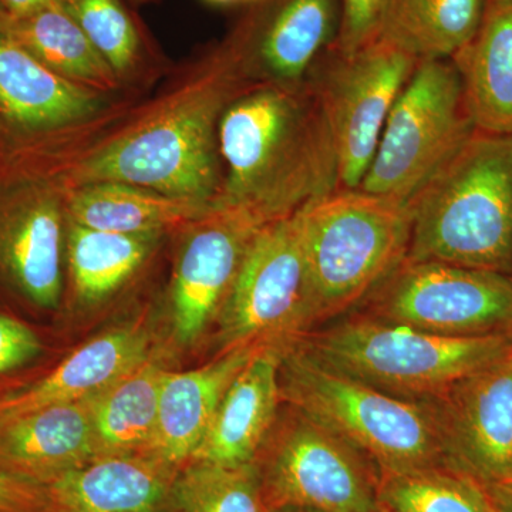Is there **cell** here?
<instances>
[{
  "label": "cell",
  "mask_w": 512,
  "mask_h": 512,
  "mask_svg": "<svg viewBox=\"0 0 512 512\" xmlns=\"http://www.w3.org/2000/svg\"><path fill=\"white\" fill-rule=\"evenodd\" d=\"M261 348L265 346H244L218 353L194 369L168 370L161 387L154 456L175 467L194 457L229 384Z\"/></svg>",
  "instance_id": "cell-21"
},
{
  "label": "cell",
  "mask_w": 512,
  "mask_h": 512,
  "mask_svg": "<svg viewBox=\"0 0 512 512\" xmlns=\"http://www.w3.org/2000/svg\"><path fill=\"white\" fill-rule=\"evenodd\" d=\"M298 212L266 222L249 241L212 332L218 353L244 346L284 348L309 332L308 275Z\"/></svg>",
  "instance_id": "cell-10"
},
{
  "label": "cell",
  "mask_w": 512,
  "mask_h": 512,
  "mask_svg": "<svg viewBox=\"0 0 512 512\" xmlns=\"http://www.w3.org/2000/svg\"><path fill=\"white\" fill-rule=\"evenodd\" d=\"M390 0H340L338 36L330 49L348 55L380 39Z\"/></svg>",
  "instance_id": "cell-32"
},
{
  "label": "cell",
  "mask_w": 512,
  "mask_h": 512,
  "mask_svg": "<svg viewBox=\"0 0 512 512\" xmlns=\"http://www.w3.org/2000/svg\"><path fill=\"white\" fill-rule=\"evenodd\" d=\"M67 188L29 165H0V303L43 322L62 312Z\"/></svg>",
  "instance_id": "cell-9"
},
{
  "label": "cell",
  "mask_w": 512,
  "mask_h": 512,
  "mask_svg": "<svg viewBox=\"0 0 512 512\" xmlns=\"http://www.w3.org/2000/svg\"><path fill=\"white\" fill-rule=\"evenodd\" d=\"M52 343L39 322L0 303V397L35 382L49 369Z\"/></svg>",
  "instance_id": "cell-31"
},
{
  "label": "cell",
  "mask_w": 512,
  "mask_h": 512,
  "mask_svg": "<svg viewBox=\"0 0 512 512\" xmlns=\"http://www.w3.org/2000/svg\"><path fill=\"white\" fill-rule=\"evenodd\" d=\"M178 468L154 454L99 457L45 484L46 512H173Z\"/></svg>",
  "instance_id": "cell-18"
},
{
  "label": "cell",
  "mask_w": 512,
  "mask_h": 512,
  "mask_svg": "<svg viewBox=\"0 0 512 512\" xmlns=\"http://www.w3.org/2000/svg\"><path fill=\"white\" fill-rule=\"evenodd\" d=\"M427 403L447 466L484 485L512 481V349Z\"/></svg>",
  "instance_id": "cell-16"
},
{
  "label": "cell",
  "mask_w": 512,
  "mask_h": 512,
  "mask_svg": "<svg viewBox=\"0 0 512 512\" xmlns=\"http://www.w3.org/2000/svg\"><path fill=\"white\" fill-rule=\"evenodd\" d=\"M379 503L382 512H495L485 485L447 464L380 477Z\"/></svg>",
  "instance_id": "cell-28"
},
{
  "label": "cell",
  "mask_w": 512,
  "mask_h": 512,
  "mask_svg": "<svg viewBox=\"0 0 512 512\" xmlns=\"http://www.w3.org/2000/svg\"><path fill=\"white\" fill-rule=\"evenodd\" d=\"M451 60L476 131L512 134V0H488L476 35Z\"/></svg>",
  "instance_id": "cell-23"
},
{
  "label": "cell",
  "mask_w": 512,
  "mask_h": 512,
  "mask_svg": "<svg viewBox=\"0 0 512 512\" xmlns=\"http://www.w3.org/2000/svg\"><path fill=\"white\" fill-rule=\"evenodd\" d=\"M407 207V259L512 275V134L474 131Z\"/></svg>",
  "instance_id": "cell-3"
},
{
  "label": "cell",
  "mask_w": 512,
  "mask_h": 512,
  "mask_svg": "<svg viewBox=\"0 0 512 512\" xmlns=\"http://www.w3.org/2000/svg\"><path fill=\"white\" fill-rule=\"evenodd\" d=\"M117 94L69 82L30 55L0 8V123L5 160H29L101 119L121 103Z\"/></svg>",
  "instance_id": "cell-14"
},
{
  "label": "cell",
  "mask_w": 512,
  "mask_h": 512,
  "mask_svg": "<svg viewBox=\"0 0 512 512\" xmlns=\"http://www.w3.org/2000/svg\"><path fill=\"white\" fill-rule=\"evenodd\" d=\"M168 234H116L67 221L62 311L93 309L146 271Z\"/></svg>",
  "instance_id": "cell-22"
},
{
  "label": "cell",
  "mask_w": 512,
  "mask_h": 512,
  "mask_svg": "<svg viewBox=\"0 0 512 512\" xmlns=\"http://www.w3.org/2000/svg\"><path fill=\"white\" fill-rule=\"evenodd\" d=\"M215 208L120 183L67 190V221L116 234L175 235Z\"/></svg>",
  "instance_id": "cell-25"
},
{
  "label": "cell",
  "mask_w": 512,
  "mask_h": 512,
  "mask_svg": "<svg viewBox=\"0 0 512 512\" xmlns=\"http://www.w3.org/2000/svg\"><path fill=\"white\" fill-rule=\"evenodd\" d=\"M419 60L377 39L343 53L329 49L309 74L328 117L336 157L338 191L359 190L375 158L383 128Z\"/></svg>",
  "instance_id": "cell-12"
},
{
  "label": "cell",
  "mask_w": 512,
  "mask_h": 512,
  "mask_svg": "<svg viewBox=\"0 0 512 512\" xmlns=\"http://www.w3.org/2000/svg\"><path fill=\"white\" fill-rule=\"evenodd\" d=\"M56 0H0V8L10 16H23L52 5Z\"/></svg>",
  "instance_id": "cell-35"
},
{
  "label": "cell",
  "mask_w": 512,
  "mask_h": 512,
  "mask_svg": "<svg viewBox=\"0 0 512 512\" xmlns=\"http://www.w3.org/2000/svg\"><path fill=\"white\" fill-rule=\"evenodd\" d=\"M254 463L271 511L382 512L375 463L291 404L279 407Z\"/></svg>",
  "instance_id": "cell-7"
},
{
  "label": "cell",
  "mask_w": 512,
  "mask_h": 512,
  "mask_svg": "<svg viewBox=\"0 0 512 512\" xmlns=\"http://www.w3.org/2000/svg\"><path fill=\"white\" fill-rule=\"evenodd\" d=\"M278 380L282 403L349 441L380 477L446 464L429 403L390 396L328 369L292 342L281 349Z\"/></svg>",
  "instance_id": "cell-6"
},
{
  "label": "cell",
  "mask_w": 512,
  "mask_h": 512,
  "mask_svg": "<svg viewBox=\"0 0 512 512\" xmlns=\"http://www.w3.org/2000/svg\"><path fill=\"white\" fill-rule=\"evenodd\" d=\"M163 348L136 369L90 397L94 440L99 457L153 454L161 387L171 366Z\"/></svg>",
  "instance_id": "cell-24"
},
{
  "label": "cell",
  "mask_w": 512,
  "mask_h": 512,
  "mask_svg": "<svg viewBox=\"0 0 512 512\" xmlns=\"http://www.w3.org/2000/svg\"><path fill=\"white\" fill-rule=\"evenodd\" d=\"M89 400L0 420V474L46 484L99 458Z\"/></svg>",
  "instance_id": "cell-19"
},
{
  "label": "cell",
  "mask_w": 512,
  "mask_h": 512,
  "mask_svg": "<svg viewBox=\"0 0 512 512\" xmlns=\"http://www.w3.org/2000/svg\"><path fill=\"white\" fill-rule=\"evenodd\" d=\"M281 349L265 346L256 350L229 384L191 460L222 466L254 463L282 404L278 380Z\"/></svg>",
  "instance_id": "cell-20"
},
{
  "label": "cell",
  "mask_w": 512,
  "mask_h": 512,
  "mask_svg": "<svg viewBox=\"0 0 512 512\" xmlns=\"http://www.w3.org/2000/svg\"><path fill=\"white\" fill-rule=\"evenodd\" d=\"M251 2H258V0H251Z\"/></svg>",
  "instance_id": "cell-40"
},
{
  "label": "cell",
  "mask_w": 512,
  "mask_h": 512,
  "mask_svg": "<svg viewBox=\"0 0 512 512\" xmlns=\"http://www.w3.org/2000/svg\"><path fill=\"white\" fill-rule=\"evenodd\" d=\"M249 84L217 43L144 103L121 101L101 119L30 160L67 188L120 183L215 207L224 184L222 113Z\"/></svg>",
  "instance_id": "cell-1"
},
{
  "label": "cell",
  "mask_w": 512,
  "mask_h": 512,
  "mask_svg": "<svg viewBox=\"0 0 512 512\" xmlns=\"http://www.w3.org/2000/svg\"><path fill=\"white\" fill-rule=\"evenodd\" d=\"M157 348L144 320L107 329L57 360L35 382L0 397V420L90 399L140 366Z\"/></svg>",
  "instance_id": "cell-17"
},
{
  "label": "cell",
  "mask_w": 512,
  "mask_h": 512,
  "mask_svg": "<svg viewBox=\"0 0 512 512\" xmlns=\"http://www.w3.org/2000/svg\"><path fill=\"white\" fill-rule=\"evenodd\" d=\"M510 333H511V336H512V330H511V332H510Z\"/></svg>",
  "instance_id": "cell-41"
},
{
  "label": "cell",
  "mask_w": 512,
  "mask_h": 512,
  "mask_svg": "<svg viewBox=\"0 0 512 512\" xmlns=\"http://www.w3.org/2000/svg\"><path fill=\"white\" fill-rule=\"evenodd\" d=\"M474 131L453 60H419L359 190L409 204Z\"/></svg>",
  "instance_id": "cell-8"
},
{
  "label": "cell",
  "mask_w": 512,
  "mask_h": 512,
  "mask_svg": "<svg viewBox=\"0 0 512 512\" xmlns=\"http://www.w3.org/2000/svg\"><path fill=\"white\" fill-rule=\"evenodd\" d=\"M292 340L320 365L412 402H430L512 349L510 332L447 338L349 312Z\"/></svg>",
  "instance_id": "cell-4"
},
{
  "label": "cell",
  "mask_w": 512,
  "mask_h": 512,
  "mask_svg": "<svg viewBox=\"0 0 512 512\" xmlns=\"http://www.w3.org/2000/svg\"><path fill=\"white\" fill-rule=\"evenodd\" d=\"M207 2L218 3V5H224V3L232 2V0H207Z\"/></svg>",
  "instance_id": "cell-39"
},
{
  "label": "cell",
  "mask_w": 512,
  "mask_h": 512,
  "mask_svg": "<svg viewBox=\"0 0 512 512\" xmlns=\"http://www.w3.org/2000/svg\"><path fill=\"white\" fill-rule=\"evenodd\" d=\"M488 0H390L380 39L417 60L451 59L476 35Z\"/></svg>",
  "instance_id": "cell-27"
},
{
  "label": "cell",
  "mask_w": 512,
  "mask_h": 512,
  "mask_svg": "<svg viewBox=\"0 0 512 512\" xmlns=\"http://www.w3.org/2000/svg\"><path fill=\"white\" fill-rule=\"evenodd\" d=\"M495 512H512V481L485 485Z\"/></svg>",
  "instance_id": "cell-34"
},
{
  "label": "cell",
  "mask_w": 512,
  "mask_h": 512,
  "mask_svg": "<svg viewBox=\"0 0 512 512\" xmlns=\"http://www.w3.org/2000/svg\"><path fill=\"white\" fill-rule=\"evenodd\" d=\"M6 151H8V148H6L5 133H3L2 123H0V165L5 161Z\"/></svg>",
  "instance_id": "cell-36"
},
{
  "label": "cell",
  "mask_w": 512,
  "mask_h": 512,
  "mask_svg": "<svg viewBox=\"0 0 512 512\" xmlns=\"http://www.w3.org/2000/svg\"><path fill=\"white\" fill-rule=\"evenodd\" d=\"M110 64L123 86L146 70L150 46L124 0H57Z\"/></svg>",
  "instance_id": "cell-30"
},
{
  "label": "cell",
  "mask_w": 512,
  "mask_h": 512,
  "mask_svg": "<svg viewBox=\"0 0 512 512\" xmlns=\"http://www.w3.org/2000/svg\"><path fill=\"white\" fill-rule=\"evenodd\" d=\"M3 13L15 39L53 73L96 92L124 90L110 64L57 0L28 15Z\"/></svg>",
  "instance_id": "cell-26"
},
{
  "label": "cell",
  "mask_w": 512,
  "mask_h": 512,
  "mask_svg": "<svg viewBox=\"0 0 512 512\" xmlns=\"http://www.w3.org/2000/svg\"><path fill=\"white\" fill-rule=\"evenodd\" d=\"M130 3H134V5H143V3L153 2V0H128Z\"/></svg>",
  "instance_id": "cell-38"
},
{
  "label": "cell",
  "mask_w": 512,
  "mask_h": 512,
  "mask_svg": "<svg viewBox=\"0 0 512 512\" xmlns=\"http://www.w3.org/2000/svg\"><path fill=\"white\" fill-rule=\"evenodd\" d=\"M218 146L224 184L215 207L262 225L338 191L332 131L309 82L249 86L222 113Z\"/></svg>",
  "instance_id": "cell-2"
},
{
  "label": "cell",
  "mask_w": 512,
  "mask_h": 512,
  "mask_svg": "<svg viewBox=\"0 0 512 512\" xmlns=\"http://www.w3.org/2000/svg\"><path fill=\"white\" fill-rule=\"evenodd\" d=\"M45 484L0 474V512H46Z\"/></svg>",
  "instance_id": "cell-33"
},
{
  "label": "cell",
  "mask_w": 512,
  "mask_h": 512,
  "mask_svg": "<svg viewBox=\"0 0 512 512\" xmlns=\"http://www.w3.org/2000/svg\"><path fill=\"white\" fill-rule=\"evenodd\" d=\"M340 0H258L220 45L249 84L306 83L335 43Z\"/></svg>",
  "instance_id": "cell-15"
},
{
  "label": "cell",
  "mask_w": 512,
  "mask_h": 512,
  "mask_svg": "<svg viewBox=\"0 0 512 512\" xmlns=\"http://www.w3.org/2000/svg\"><path fill=\"white\" fill-rule=\"evenodd\" d=\"M356 311L447 338L507 333L512 275L406 258Z\"/></svg>",
  "instance_id": "cell-11"
},
{
  "label": "cell",
  "mask_w": 512,
  "mask_h": 512,
  "mask_svg": "<svg viewBox=\"0 0 512 512\" xmlns=\"http://www.w3.org/2000/svg\"><path fill=\"white\" fill-rule=\"evenodd\" d=\"M271 512H313V511L303 510V508H296V507H281V508H275V510H272Z\"/></svg>",
  "instance_id": "cell-37"
},
{
  "label": "cell",
  "mask_w": 512,
  "mask_h": 512,
  "mask_svg": "<svg viewBox=\"0 0 512 512\" xmlns=\"http://www.w3.org/2000/svg\"><path fill=\"white\" fill-rule=\"evenodd\" d=\"M261 225L248 212L215 208L177 232L165 296L170 356L197 349L212 336L249 241Z\"/></svg>",
  "instance_id": "cell-13"
},
{
  "label": "cell",
  "mask_w": 512,
  "mask_h": 512,
  "mask_svg": "<svg viewBox=\"0 0 512 512\" xmlns=\"http://www.w3.org/2000/svg\"><path fill=\"white\" fill-rule=\"evenodd\" d=\"M173 512H271L255 463L190 460L173 483Z\"/></svg>",
  "instance_id": "cell-29"
},
{
  "label": "cell",
  "mask_w": 512,
  "mask_h": 512,
  "mask_svg": "<svg viewBox=\"0 0 512 512\" xmlns=\"http://www.w3.org/2000/svg\"><path fill=\"white\" fill-rule=\"evenodd\" d=\"M298 214L311 332L352 312L402 264L412 220L404 202L362 190L333 192Z\"/></svg>",
  "instance_id": "cell-5"
}]
</instances>
